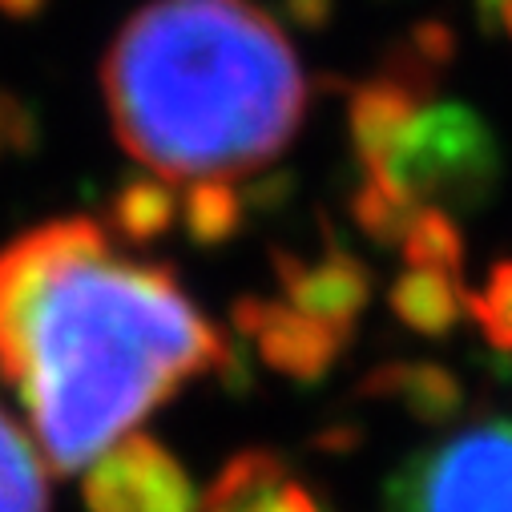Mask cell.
Segmentation results:
<instances>
[{
    "mask_svg": "<svg viewBox=\"0 0 512 512\" xmlns=\"http://www.w3.org/2000/svg\"><path fill=\"white\" fill-rule=\"evenodd\" d=\"M113 134L162 182L246 178L307 113L287 33L250 0H150L101 65Z\"/></svg>",
    "mask_w": 512,
    "mask_h": 512,
    "instance_id": "obj_2",
    "label": "cell"
},
{
    "mask_svg": "<svg viewBox=\"0 0 512 512\" xmlns=\"http://www.w3.org/2000/svg\"><path fill=\"white\" fill-rule=\"evenodd\" d=\"M275 275L295 311H303L351 339V331L371 299V271L339 238H327L315 263L299 259V254H287V250H275Z\"/></svg>",
    "mask_w": 512,
    "mask_h": 512,
    "instance_id": "obj_7",
    "label": "cell"
},
{
    "mask_svg": "<svg viewBox=\"0 0 512 512\" xmlns=\"http://www.w3.org/2000/svg\"><path fill=\"white\" fill-rule=\"evenodd\" d=\"M45 5L49 0H0V13H5L9 21H33Z\"/></svg>",
    "mask_w": 512,
    "mask_h": 512,
    "instance_id": "obj_20",
    "label": "cell"
},
{
    "mask_svg": "<svg viewBox=\"0 0 512 512\" xmlns=\"http://www.w3.org/2000/svg\"><path fill=\"white\" fill-rule=\"evenodd\" d=\"M412 210H416V202L379 170H367L363 186L351 198V218L363 230V238H371L375 246H396L408 230Z\"/></svg>",
    "mask_w": 512,
    "mask_h": 512,
    "instance_id": "obj_15",
    "label": "cell"
},
{
    "mask_svg": "<svg viewBox=\"0 0 512 512\" xmlns=\"http://www.w3.org/2000/svg\"><path fill=\"white\" fill-rule=\"evenodd\" d=\"M468 315L496 351H512V259L492 263L484 291L468 295Z\"/></svg>",
    "mask_w": 512,
    "mask_h": 512,
    "instance_id": "obj_16",
    "label": "cell"
},
{
    "mask_svg": "<svg viewBox=\"0 0 512 512\" xmlns=\"http://www.w3.org/2000/svg\"><path fill=\"white\" fill-rule=\"evenodd\" d=\"M476 21L484 33H508L512 41V0H476Z\"/></svg>",
    "mask_w": 512,
    "mask_h": 512,
    "instance_id": "obj_19",
    "label": "cell"
},
{
    "mask_svg": "<svg viewBox=\"0 0 512 512\" xmlns=\"http://www.w3.org/2000/svg\"><path fill=\"white\" fill-rule=\"evenodd\" d=\"M89 512H198V492L182 464L154 436H121L85 476Z\"/></svg>",
    "mask_w": 512,
    "mask_h": 512,
    "instance_id": "obj_5",
    "label": "cell"
},
{
    "mask_svg": "<svg viewBox=\"0 0 512 512\" xmlns=\"http://www.w3.org/2000/svg\"><path fill=\"white\" fill-rule=\"evenodd\" d=\"M367 400H392L424 428H448L464 408V383L456 371L432 359H408V363H383L375 367L363 388Z\"/></svg>",
    "mask_w": 512,
    "mask_h": 512,
    "instance_id": "obj_8",
    "label": "cell"
},
{
    "mask_svg": "<svg viewBox=\"0 0 512 512\" xmlns=\"http://www.w3.org/2000/svg\"><path fill=\"white\" fill-rule=\"evenodd\" d=\"M420 109H424V97L388 73H375L371 81H363L355 89L351 109H347V125H351V142H355L367 170L383 166V158L392 154V146L400 142V134L408 130V121Z\"/></svg>",
    "mask_w": 512,
    "mask_h": 512,
    "instance_id": "obj_9",
    "label": "cell"
},
{
    "mask_svg": "<svg viewBox=\"0 0 512 512\" xmlns=\"http://www.w3.org/2000/svg\"><path fill=\"white\" fill-rule=\"evenodd\" d=\"M404 263L408 267H424V271H444L452 279L464 275V234L452 218V210L444 206H416L408 218V230L400 238Z\"/></svg>",
    "mask_w": 512,
    "mask_h": 512,
    "instance_id": "obj_12",
    "label": "cell"
},
{
    "mask_svg": "<svg viewBox=\"0 0 512 512\" xmlns=\"http://www.w3.org/2000/svg\"><path fill=\"white\" fill-rule=\"evenodd\" d=\"M234 331L259 343V355L271 371L299 379V383H319L351 343L343 331L295 311L291 303L275 299H238L230 315Z\"/></svg>",
    "mask_w": 512,
    "mask_h": 512,
    "instance_id": "obj_6",
    "label": "cell"
},
{
    "mask_svg": "<svg viewBox=\"0 0 512 512\" xmlns=\"http://www.w3.org/2000/svg\"><path fill=\"white\" fill-rule=\"evenodd\" d=\"M383 512H512V420H480L416 452Z\"/></svg>",
    "mask_w": 512,
    "mask_h": 512,
    "instance_id": "obj_4",
    "label": "cell"
},
{
    "mask_svg": "<svg viewBox=\"0 0 512 512\" xmlns=\"http://www.w3.org/2000/svg\"><path fill=\"white\" fill-rule=\"evenodd\" d=\"M0 512H49L45 464L5 412H0Z\"/></svg>",
    "mask_w": 512,
    "mask_h": 512,
    "instance_id": "obj_11",
    "label": "cell"
},
{
    "mask_svg": "<svg viewBox=\"0 0 512 512\" xmlns=\"http://www.w3.org/2000/svg\"><path fill=\"white\" fill-rule=\"evenodd\" d=\"M283 13H287L299 29L319 33V29H327L331 17H335V0H283Z\"/></svg>",
    "mask_w": 512,
    "mask_h": 512,
    "instance_id": "obj_18",
    "label": "cell"
},
{
    "mask_svg": "<svg viewBox=\"0 0 512 512\" xmlns=\"http://www.w3.org/2000/svg\"><path fill=\"white\" fill-rule=\"evenodd\" d=\"M388 303L404 327H412L416 335H428V339H444L468 311V295L460 291V279H452L444 271H424V267L404 271L392 283Z\"/></svg>",
    "mask_w": 512,
    "mask_h": 512,
    "instance_id": "obj_10",
    "label": "cell"
},
{
    "mask_svg": "<svg viewBox=\"0 0 512 512\" xmlns=\"http://www.w3.org/2000/svg\"><path fill=\"white\" fill-rule=\"evenodd\" d=\"M178 218V202L158 178H130L109 198V226L125 242H154Z\"/></svg>",
    "mask_w": 512,
    "mask_h": 512,
    "instance_id": "obj_13",
    "label": "cell"
},
{
    "mask_svg": "<svg viewBox=\"0 0 512 512\" xmlns=\"http://www.w3.org/2000/svg\"><path fill=\"white\" fill-rule=\"evenodd\" d=\"M242 214H246V202L230 186V178H202V182L190 186V194L182 202L186 234L198 246H222V242H230L242 230Z\"/></svg>",
    "mask_w": 512,
    "mask_h": 512,
    "instance_id": "obj_14",
    "label": "cell"
},
{
    "mask_svg": "<svg viewBox=\"0 0 512 512\" xmlns=\"http://www.w3.org/2000/svg\"><path fill=\"white\" fill-rule=\"evenodd\" d=\"M234 367L178 279L125 263L93 218L0 250V379L17 388L49 472H81L186 379Z\"/></svg>",
    "mask_w": 512,
    "mask_h": 512,
    "instance_id": "obj_1",
    "label": "cell"
},
{
    "mask_svg": "<svg viewBox=\"0 0 512 512\" xmlns=\"http://www.w3.org/2000/svg\"><path fill=\"white\" fill-rule=\"evenodd\" d=\"M375 170L392 178L412 202L476 214L500 190L504 150L472 105L436 101L408 121L392 154Z\"/></svg>",
    "mask_w": 512,
    "mask_h": 512,
    "instance_id": "obj_3",
    "label": "cell"
},
{
    "mask_svg": "<svg viewBox=\"0 0 512 512\" xmlns=\"http://www.w3.org/2000/svg\"><path fill=\"white\" fill-rule=\"evenodd\" d=\"M37 146V117L25 101H17L13 93L0 89V162L29 154Z\"/></svg>",
    "mask_w": 512,
    "mask_h": 512,
    "instance_id": "obj_17",
    "label": "cell"
}]
</instances>
